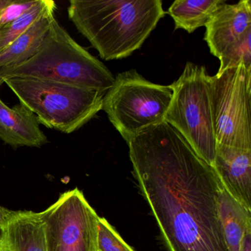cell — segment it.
Wrapping results in <instances>:
<instances>
[{"label":"cell","instance_id":"cell-1","mask_svg":"<svg viewBox=\"0 0 251 251\" xmlns=\"http://www.w3.org/2000/svg\"><path fill=\"white\" fill-rule=\"evenodd\" d=\"M133 174L168 251H230L214 168L166 121L128 143Z\"/></svg>","mask_w":251,"mask_h":251},{"label":"cell","instance_id":"cell-12","mask_svg":"<svg viewBox=\"0 0 251 251\" xmlns=\"http://www.w3.org/2000/svg\"><path fill=\"white\" fill-rule=\"evenodd\" d=\"M0 251H47L42 213L13 211L0 235Z\"/></svg>","mask_w":251,"mask_h":251},{"label":"cell","instance_id":"cell-7","mask_svg":"<svg viewBox=\"0 0 251 251\" xmlns=\"http://www.w3.org/2000/svg\"><path fill=\"white\" fill-rule=\"evenodd\" d=\"M217 145L251 149V72L243 63L210 76Z\"/></svg>","mask_w":251,"mask_h":251},{"label":"cell","instance_id":"cell-21","mask_svg":"<svg viewBox=\"0 0 251 251\" xmlns=\"http://www.w3.org/2000/svg\"><path fill=\"white\" fill-rule=\"evenodd\" d=\"M11 0H0V16L2 14V10L9 4Z\"/></svg>","mask_w":251,"mask_h":251},{"label":"cell","instance_id":"cell-3","mask_svg":"<svg viewBox=\"0 0 251 251\" xmlns=\"http://www.w3.org/2000/svg\"><path fill=\"white\" fill-rule=\"evenodd\" d=\"M15 77L58 82L103 93L115 80L111 72L73 39L55 16L35 55L19 65L0 68V86Z\"/></svg>","mask_w":251,"mask_h":251},{"label":"cell","instance_id":"cell-19","mask_svg":"<svg viewBox=\"0 0 251 251\" xmlns=\"http://www.w3.org/2000/svg\"><path fill=\"white\" fill-rule=\"evenodd\" d=\"M13 211H14L4 208L3 206L0 205V235L2 234L4 226H5L8 220H9Z\"/></svg>","mask_w":251,"mask_h":251},{"label":"cell","instance_id":"cell-2","mask_svg":"<svg viewBox=\"0 0 251 251\" xmlns=\"http://www.w3.org/2000/svg\"><path fill=\"white\" fill-rule=\"evenodd\" d=\"M68 17L105 61L140 49L165 15L161 0H70Z\"/></svg>","mask_w":251,"mask_h":251},{"label":"cell","instance_id":"cell-14","mask_svg":"<svg viewBox=\"0 0 251 251\" xmlns=\"http://www.w3.org/2000/svg\"><path fill=\"white\" fill-rule=\"evenodd\" d=\"M219 207L227 248L230 251H239L242 237L251 227V211L225 189L220 195Z\"/></svg>","mask_w":251,"mask_h":251},{"label":"cell","instance_id":"cell-16","mask_svg":"<svg viewBox=\"0 0 251 251\" xmlns=\"http://www.w3.org/2000/svg\"><path fill=\"white\" fill-rule=\"evenodd\" d=\"M56 3L52 0H36L31 8L12 23L0 28V52L6 49L33 25L48 14L55 13Z\"/></svg>","mask_w":251,"mask_h":251},{"label":"cell","instance_id":"cell-13","mask_svg":"<svg viewBox=\"0 0 251 251\" xmlns=\"http://www.w3.org/2000/svg\"><path fill=\"white\" fill-rule=\"evenodd\" d=\"M55 13L36 22L27 31L0 52V68L14 67L28 61L38 52L50 27Z\"/></svg>","mask_w":251,"mask_h":251},{"label":"cell","instance_id":"cell-9","mask_svg":"<svg viewBox=\"0 0 251 251\" xmlns=\"http://www.w3.org/2000/svg\"><path fill=\"white\" fill-rule=\"evenodd\" d=\"M205 41L220 61L218 72L242 62L251 72V1L225 3L205 25Z\"/></svg>","mask_w":251,"mask_h":251},{"label":"cell","instance_id":"cell-6","mask_svg":"<svg viewBox=\"0 0 251 251\" xmlns=\"http://www.w3.org/2000/svg\"><path fill=\"white\" fill-rule=\"evenodd\" d=\"M173 97L165 121L212 167L217 149L210 98V75L204 66L187 62L170 85Z\"/></svg>","mask_w":251,"mask_h":251},{"label":"cell","instance_id":"cell-10","mask_svg":"<svg viewBox=\"0 0 251 251\" xmlns=\"http://www.w3.org/2000/svg\"><path fill=\"white\" fill-rule=\"evenodd\" d=\"M212 167L224 189L251 211V149L217 145Z\"/></svg>","mask_w":251,"mask_h":251},{"label":"cell","instance_id":"cell-20","mask_svg":"<svg viewBox=\"0 0 251 251\" xmlns=\"http://www.w3.org/2000/svg\"><path fill=\"white\" fill-rule=\"evenodd\" d=\"M239 251H251V227L248 228L244 234Z\"/></svg>","mask_w":251,"mask_h":251},{"label":"cell","instance_id":"cell-11","mask_svg":"<svg viewBox=\"0 0 251 251\" xmlns=\"http://www.w3.org/2000/svg\"><path fill=\"white\" fill-rule=\"evenodd\" d=\"M0 139L14 148H40L49 142L32 111L21 103L10 108L1 99Z\"/></svg>","mask_w":251,"mask_h":251},{"label":"cell","instance_id":"cell-18","mask_svg":"<svg viewBox=\"0 0 251 251\" xmlns=\"http://www.w3.org/2000/svg\"><path fill=\"white\" fill-rule=\"evenodd\" d=\"M36 2V0L27 2L11 0L9 4L2 10L0 16V28L21 17L26 11L31 8Z\"/></svg>","mask_w":251,"mask_h":251},{"label":"cell","instance_id":"cell-8","mask_svg":"<svg viewBox=\"0 0 251 251\" xmlns=\"http://www.w3.org/2000/svg\"><path fill=\"white\" fill-rule=\"evenodd\" d=\"M41 213L47 251H98L100 217L77 188Z\"/></svg>","mask_w":251,"mask_h":251},{"label":"cell","instance_id":"cell-5","mask_svg":"<svg viewBox=\"0 0 251 251\" xmlns=\"http://www.w3.org/2000/svg\"><path fill=\"white\" fill-rule=\"evenodd\" d=\"M172 97L170 86L152 83L130 70L115 77L104 95L102 110L128 143L144 130L165 121Z\"/></svg>","mask_w":251,"mask_h":251},{"label":"cell","instance_id":"cell-15","mask_svg":"<svg viewBox=\"0 0 251 251\" xmlns=\"http://www.w3.org/2000/svg\"><path fill=\"white\" fill-rule=\"evenodd\" d=\"M226 2L225 0H176L167 13L174 20L176 30L183 29L192 33L199 27H205L217 10Z\"/></svg>","mask_w":251,"mask_h":251},{"label":"cell","instance_id":"cell-4","mask_svg":"<svg viewBox=\"0 0 251 251\" xmlns=\"http://www.w3.org/2000/svg\"><path fill=\"white\" fill-rule=\"evenodd\" d=\"M4 83L39 124L67 134L81 128L102 110L105 94L29 77L8 79Z\"/></svg>","mask_w":251,"mask_h":251},{"label":"cell","instance_id":"cell-17","mask_svg":"<svg viewBox=\"0 0 251 251\" xmlns=\"http://www.w3.org/2000/svg\"><path fill=\"white\" fill-rule=\"evenodd\" d=\"M98 251H135L117 230L107 221L100 217L98 222Z\"/></svg>","mask_w":251,"mask_h":251}]
</instances>
